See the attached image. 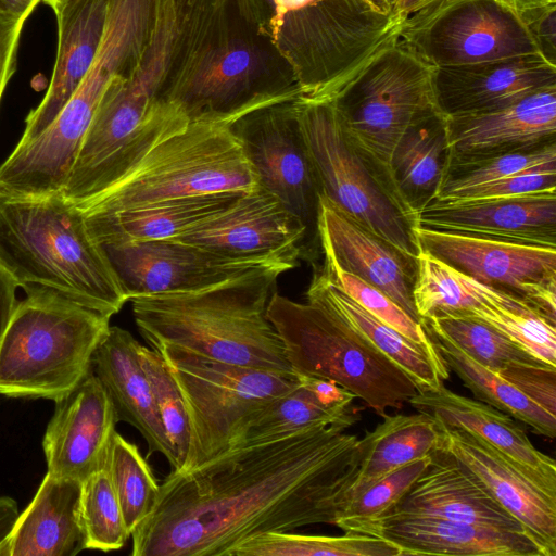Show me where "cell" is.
Wrapping results in <instances>:
<instances>
[{
    "label": "cell",
    "mask_w": 556,
    "mask_h": 556,
    "mask_svg": "<svg viewBox=\"0 0 556 556\" xmlns=\"http://www.w3.org/2000/svg\"><path fill=\"white\" fill-rule=\"evenodd\" d=\"M346 424L236 446L160 484L132 556H228L262 532L336 522L361 459Z\"/></svg>",
    "instance_id": "obj_1"
},
{
    "label": "cell",
    "mask_w": 556,
    "mask_h": 556,
    "mask_svg": "<svg viewBox=\"0 0 556 556\" xmlns=\"http://www.w3.org/2000/svg\"><path fill=\"white\" fill-rule=\"evenodd\" d=\"M174 56L160 101L190 123L232 125L302 96L288 64L247 23L235 0H177Z\"/></svg>",
    "instance_id": "obj_2"
},
{
    "label": "cell",
    "mask_w": 556,
    "mask_h": 556,
    "mask_svg": "<svg viewBox=\"0 0 556 556\" xmlns=\"http://www.w3.org/2000/svg\"><path fill=\"white\" fill-rule=\"evenodd\" d=\"M285 270L253 271L205 289L129 299L140 334L222 363L292 371L267 306Z\"/></svg>",
    "instance_id": "obj_3"
},
{
    "label": "cell",
    "mask_w": 556,
    "mask_h": 556,
    "mask_svg": "<svg viewBox=\"0 0 556 556\" xmlns=\"http://www.w3.org/2000/svg\"><path fill=\"white\" fill-rule=\"evenodd\" d=\"M253 30L288 64L302 96L332 100L400 23L366 0H235Z\"/></svg>",
    "instance_id": "obj_4"
},
{
    "label": "cell",
    "mask_w": 556,
    "mask_h": 556,
    "mask_svg": "<svg viewBox=\"0 0 556 556\" xmlns=\"http://www.w3.org/2000/svg\"><path fill=\"white\" fill-rule=\"evenodd\" d=\"M0 266L25 292H54L110 318L128 301L81 212L61 193L0 199Z\"/></svg>",
    "instance_id": "obj_5"
},
{
    "label": "cell",
    "mask_w": 556,
    "mask_h": 556,
    "mask_svg": "<svg viewBox=\"0 0 556 556\" xmlns=\"http://www.w3.org/2000/svg\"><path fill=\"white\" fill-rule=\"evenodd\" d=\"M258 186L231 126L179 116L110 184L75 205L83 214L110 213L174 199L247 192Z\"/></svg>",
    "instance_id": "obj_6"
},
{
    "label": "cell",
    "mask_w": 556,
    "mask_h": 556,
    "mask_svg": "<svg viewBox=\"0 0 556 556\" xmlns=\"http://www.w3.org/2000/svg\"><path fill=\"white\" fill-rule=\"evenodd\" d=\"M110 317L54 292L17 302L0 342V394L58 401L91 371Z\"/></svg>",
    "instance_id": "obj_7"
},
{
    "label": "cell",
    "mask_w": 556,
    "mask_h": 556,
    "mask_svg": "<svg viewBox=\"0 0 556 556\" xmlns=\"http://www.w3.org/2000/svg\"><path fill=\"white\" fill-rule=\"evenodd\" d=\"M267 317L293 372L331 380L380 416L402 408L418 392L407 374L316 299L300 303L276 291Z\"/></svg>",
    "instance_id": "obj_8"
},
{
    "label": "cell",
    "mask_w": 556,
    "mask_h": 556,
    "mask_svg": "<svg viewBox=\"0 0 556 556\" xmlns=\"http://www.w3.org/2000/svg\"><path fill=\"white\" fill-rule=\"evenodd\" d=\"M433 68L396 40L377 53L332 99L346 139L399 201L391 177V155L414 122L439 111Z\"/></svg>",
    "instance_id": "obj_9"
},
{
    "label": "cell",
    "mask_w": 556,
    "mask_h": 556,
    "mask_svg": "<svg viewBox=\"0 0 556 556\" xmlns=\"http://www.w3.org/2000/svg\"><path fill=\"white\" fill-rule=\"evenodd\" d=\"M154 350L167 363L188 412L190 445L181 471L227 452L254 414L301 381L293 371L222 363L173 345Z\"/></svg>",
    "instance_id": "obj_10"
},
{
    "label": "cell",
    "mask_w": 556,
    "mask_h": 556,
    "mask_svg": "<svg viewBox=\"0 0 556 556\" xmlns=\"http://www.w3.org/2000/svg\"><path fill=\"white\" fill-rule=\"evenodd\" d=\"M320 195L351 219L416 257L415 219L346 139L332 100L294 101Z\"/></svg>",
    "instance_id": "obj_11"
},
{
    "label": "cell",
    "mask_w": 556,
    "mask_h": 556,
    "mask_svg": "<svg viewBox=\"0 0 556 556\" xmlns=\"http://www.w3.org/2000/svg\"><path fill=\"white\" fill-rule=\"evenodd\" d=\"M399 40L432 67L541 55L520 14L502 0H441L401 23Z\"/></svg>",
    "instance_id": "obj_12"
},
{
    "label": "cell",
    "mask_w": 556,
    "mask_h": 556,
    "mask_svg": "<svg viewBox=\"0 0 556 556\" xmlns=\"http://www.w3.org/2000/svg\"><path fill=\"white\" fill-rule=\"evenodd\" d=\"M295 100L253 111L235 122L231 129L258 186L274 194L304 225L303 258L314 266L321 253L320 190L296 118Z\"/></svg>",
    "instance_id": "obj_13"
},
{
    "label": "cell",
    "mask_w": 556,
    "mask_h": 556,
    "mask_svg": "<svg viewBox=\"0 0 556 556\" xmlns=\"http://www.w3.org/2000/svg\"><path fill=\"white\" fill-rule=\"evenodd\" d=\"M419 251L489 287L518 295L556 321V248L415 226Z\"/></svg>",
    "instance_id": "obj_14"
},
{
    "label": "cell",
    "mask_w": 556,
    "mask_h": 556,
    "mask_svg": "<svg viewBox=\"0 0 556 556\" xmlns=\"http://www.w3.org/2000/svg\"><path fill=\"white\" fill-rule=\"evenodd\" d=\"M102 248L128 301L138 295L197 291L267 268L289 270L282 265L229 257L178 240Z\"/></svg>",
    "instance_id": "obj_15"
},
{
    "label": "cell",
    "mask_w": 556,
    "mask_h": 556,
    "mask_svg": "<svg viewBox=\"0 0 556 556\" xmlns=\"http://www.w3.org/2000/svg\"><path fill=\"white\" fill-rule=\"evenodd\" d=\"M306 230L270 192L257 186L226 210L172 239L236 258L282 265L289 270L303 258Z\"/></svg>",
    "instance_id": "obj_16"
},
{
    "label": "cell",
    "mask_w": 556,
    "mask_h": 556,
    "mask_svg": "<svg viewBox=\"0 0 556 556\" xmlns=\"http://www.w3.org/2000/svg\"><path fill=\"white\" fill-rule=\"evenodd\" d=\"M344 533L383 539L399 548V556H553L526 531L410 513L389 511L357 522Z\"/></svg>",
    "instance_id": "obj_17"
},
{
    "label": "cell",
    "mask_w": 556,
    "mask_h": 556,
    "mask_svg": "<svg viewBox=\"0 0 556 556\" xmlns=\"http://www.w3.org/2000/svg\"><path fill=\"white\" fill-rule=\"evenodd\" d=\"M54 403L42 439L47 472L83 482L106 468L118 422L113 404L92 371Z\"/></svg>",
    "instance_id": "obj_18"
},
{
    "label": "cell",
    "mask_w": 556,
    "mask_h": 556,
    "mask_svg": "<svg viewBox=\"0 0 556 556\" xmlns=\"http://www.w3.org/2000/svg\"><path fill=\"white\" fill-rule=\"evenodd\" d=\"M416 226L471 237L556 248V193L433 200Z\"/></svg>",
    "instance_id": "obj_19"
},
{
    "label": "cell",
    "mask_w": 556,
    "mask_h": 556,
    "mask_svg": "<svg viewBox=\"0 0 556 556\" xmlns=\"http://www.w3.org/2000/svg\"><path fill=\"white\" fill-rule=\"evenodd\" d=\"M440 425L443 432L440 451L453 456L502 507L556 556V494L477 435Z\"/></svg>",
    "instance_id": "obj_20"
},
{
    "label": "cell",
    "mask_w": 556,
    "mask_h": 556,
    "mask_svg": "<svg viewBox=\"0 0 556 556\" xmlns=\"http://www.w3.org/2000/svg\"><path fill=\"white\" fill-rule=\"evenodd\" d=\"M318 238L325 261L382 291L421 321L413 300L416 257L364 228L321 195Z\"/></svg>",
    "instance_id": "obj_21"
},
{
    "label": "cell",
    "mask_w": 556,
    "mask_h": 556,
    "mask_svg": "<svg viewBox=\"0 0 556 556\" xmlns=\"http://www.w3.org/2000/svg\"><path fill=\"white\" fill-rule=\"evenodd\" d=\"M434 101L446 117L507 106L539 89L556 86V65L540 54L434 67Z\"/></svg>",
    "instance_id": "obj_22"
},
{
    "label": "cell",
    "mask_w": 556,
    "mask_h": 556,
    "mask_svg": "<svg viewBox=\"0 0 556 556\" xmlns=\"http://www.w3.org/2000/svg\"><path fill=\"white\" fill-rule=\"evenodd\" d=\"M451 159H479L556 143V86L489 112L446 117Z\"/></svg>",
    "instance_id": "obj_23"
},
{
    "label": "cell",
    "mask_w": 556,
    "mask_h": 556,
    "mask_svg": "<svg viewBox=\"0 0 556 556\" xmlns=\"http://www.w3.org/2000/svg\"><path fill=\"white\" fill-rule=\"evenodd\" d=\"M408 404L417 412L431 415L447 428L470 432L488 442L543 488L556 494L555 460L535 448L525 429L507 414L457 394L444 383L435 390L417 392Z\"/></svg>",
    "instance_id": "obj_24"
},
{
    "label": "cell",
    "mask_w": 556,
    "mask_h": 556,
    "mask_svg": "<svg viewBox=\"0 0 556 556\" xmlns=\"http://www.w3.org/2000/svg\"><path fill=\"white\" fill-rule=\"evenodd\" d=\"M389 511L528 532L466 468L444 451L432 455L428 467Z\"/></svg>",
    "instance_id": "obj_25"
},
{
    "label": "cell",
    "mask_w": 556,
    "mask_h": 556,
    "mask_svg": "<svg viewBox=\"0 0 556 556\" xmlns=\"http://www.w3.org/2000/svg\"><path fill=\"white\" fill-rule=\"evenodd\" d=\"M109 0H68L55 15L58 48L48 90L25 119L20 143L39 135L72 98L100 46Z\"/></svg>",
    "instance_id": "obj_26"
},
{
    "label": "cell",
    "mask_w": 556,
    "mask_h": 556,
    "mask_svg": "<svg viewBox=\"0 0 556 556\" xmlns=\"http://www.w3.org/2000/svg\"><path fill=\"white\" fill-rule=\"evenodd\" d=\"M139 345L129 331L110 326L94 352L92 372L106 391L117 421L135 427L146 440L148 456L156 452L170 462V451L142 366Z\"/></svg>",
    "instance_id": "obj_27"
},
{
    "label": "cell",
    "mask_w": 556,
    "mask_h": 556,
    "mask_svg": "<svg viewBox=\"0 0 556 556\" xmlns=\"http://www.w3.org/2000/svg\"><path fill=\"white\" fill-rule=\"evenodd\" d=\"M81 482L47 472L34 498L0 545V556H75L85 547Z\"/></svg>",
    "instance_id": "obj_28"
},
{
    "label": "cell",
    "mask_w": 556,
    "mask_h": 556,
    "mask_svg": "<svg viewBox=\"0 0 556 556\" xmlns=\"http://www.w3.org/2000/svg\"><path fill=\"white\" fill-rule=\"evenodd\" d=\"M299 376L301 381L295 388L251 417L230 448L280 439L316 426H352L357 421L352 407L354 394L331 380Z\"/></svg>",
    "instance_id": "obj_29"
},
{
    "label": "cell",
    "mask_w": 556,
    "mask_h": 556,
    "mask_svg": "<svg viewBox=\"0 0 556 556\" xmlns=\"http://www.w3.org/2000/svg\"><path fill=\"white\" fill-rule=\"evenodd\" d=\"M241 193L191 195L116 212L81 214L101 245L172 240L229 207Z\"/></svg>",
    "instance_id": "obj_30"
},
{
    "label": "cell",
    "mask_w": 556,
    "mask_h": 556,
    "mask_svg": "<svg viewBox=\"0 0 556 556\" xmlns=\"http://www.w3.org/2000/svg\"><path fill=\"white\" fill-rule=\"evenodd\" d=\"M450 156L446 116L433 111L414 122L400 138L390 161L395 192L416 214L437 199Z\"/></svg>",
    "instance_id": "obj_31"
},
{
    "label": "cell",
    "mask_w": 556,
    "mask_h": 556,
    "mask_svg": "<svg viewBox=\"0 0 556 556\" xmlns=\"http://www.w3.org/2000/svg\"><path fill=\"white\" fill-rule=\"evenodd\" d=\"M382 417V422L359 439L361 459L343 502L391 471L432 456L443 446L441 425L427 413Z\"/></svg>",
    "instance_id": "obj_32"
},
{
    "label": "cell",
    "mask_w": 556,
    "mask_h": 556,
    "mask_svg": "<svg viewBox=\"0 0 556 556\" xmlns=\"http://www.w3.org/2000/svg\"><path fill=\"white\" fill-rule=\"evenodd\" d=\"M306 298L323 302L363 333L379 351L408 375L418 392L435 390L443 384V378L419 346L364 309L333 285L317 265L314 266Z\"/></svg>",
    "instance_id": "obj_33"
},
{
    "label": "cell",
    "mask_w": 556,
    "mask_h": 556,
    "mask_svg": "<svg viewBox=\"0 0 556 556\" xmlns=\"http://www.w3.org/2000/svg\"><path fill=\"white\" fill-rule=\"evenodd\" d=\"M422 325L447 369L455 372L476 400L526 424L538 434L555 439V415L532 402L498 372L472 359L443 333Z\"/></svg>",
    "instance_id": "obj_34"
},
{
    "label": "cell",
    "mask_w": 556,
    "mask_h": 556,
    "mask_svg": "<svg viewBox=\"0 0 556 556\" xmlns=\"http://www.w3.org/2000/svg\"><path fill=\"white\" fill-rule=\"evenodd\" d=\"M465 278L477 298L468 316L489 324L535 358L556 367V321L518 295Z\"/></svg>",
    "instance_id": "obj_35"
},
{
    "label": "cell",
    "mask_w": 556,
    "mask_h": 556,
    "mask_svg": "<svg viewBox=\"0 0 556 556\" xmlns=\"http://www.w3.org/2000/svg\"><path fill=\"white\" fill-rule=\"evenodd\" d=\"M399 548L380 538L344 533L341 536L268 531L237 544L228 556H399Z\"/></svg>",
    "instance_id": "obj_36"
},
{
    "label": "cell",
    "mask_w": 556,
    "mask_h": 556,
    "mask_svg": "<svg viewBox=\"0 0 556 556\" xmlns=\"http://www.w3.org/2000/svg\"><path fill=\"white\" fill-rule=\"evenodd\" d=\"M105 469L117 496L126 528L131 535L153 510L160 484L137 445L117 432L112 441Z\"/></svg>",
    "instance_id": "obj_37"
},
{
    "label": "cell",
    "mask_w": 556,
    "mask_h": 556,
    "mask_svg": "<svg viewBox=\"0 0 556 556\" xmlns=\"http://www.w3.org/2000/svg\"><path fill=\"white\" fill-rule=\"evenodd\" d=\"M421 321L443 333L468 356L491 370L500 371L517 365H547L472 316L445 315Z\"/></svg>",
    "instance_id": "obj_38"
},
{
    "label": "cell",
    "mask_w": 556,
    "mask_h": 556,
    "mask_svg": "<svg viewBox=\"0 0 556 556\" xmlns=\"http://www.w3.org/2000/svg\"><path fill=\"white\" fill-rule=\"evenodd\" d=\"M545 165H556V143L479 159L448 156L435 200L454 199L473 188Z\"/></svg>",
    "instance_id": "obj_39"
},
{
    "label": "cell",
    "mask_w": 556,
    "mask_h": 556,
    "mask_svg": "<svg viewBox=\"0 0 556 556\" xmlns=\"http://www.w3.org/2000/svg\"><path fill=\"white\" fill-rule=\"evenodd\" d=\"M413 300L422 319L445 315H467L477 298L465 275L446 263L419 251Z\"/></svg>",
    "instance_id": "obj_40"
},
{
    "label": "cell",
    "mask_w": 556,
    "mask_h": 556,
    "mask_svg": "<svg viewBox=\"0 0 556 556\" xmlns=\"http://www.w3.org/2000/svg\"><path fill=\"white\" fill-rule=\"evenodd\" d=\"M319 267L333 285L358 303L364 309L419 346L432 362L443 380L448 378L450 370L445 366L421 321L413 319L382 291L356 276L338 268L328 261L324 260Z\"/></svg>",
    "instance_id": "obj_41"
},
{
    "label": "cell",
    "mask_w": 556,
    "mask_h": 556,
    "mask_svg": "<svg viewBox=\"0 0 556 556\" xmlns=\"http://www.w3.org/2000/svg\"><path fill=\"white\" fill-rule=\"evenodd\" d=\"M139 354L170 451L169 464L174 471H181L190 445V424L186 403L163 356L156 350L142 344L139 345Z\"/></svg>",
    "instance_id": "obj_42"
},
{
    "label": "cell",
    "mask_w": 556,
    "mask_h": 556,
    "mask_svg": "<svg viewBox=\"0 0 556 556\" xmlns=\"http://www.w3.org/2000/svg\"><path fill=\"white\" fill-rule=\"evenodd\" d=\"M79 518L86 549H121L130 538L106 469L81 482Z\"/></svg>",
    "instance_id": "obj_43"
},
{
    "label": "cell",
    "mask_w": 556,
    "mask_h": 556,
    "mask_svg": "<svg viewBox=\"0 0 556 556\" xmlns=\"http://www.w3.org/2000/svg\"><path fill=\"white\" fill-rule=\"evenodd\" d=\"M432 456L406 464L349 496L341 505L334 526L349 527L389 511L424 472Z\"/></svg>",
    "instance_id": "obj_44"
},
{
    "label": "cell",
    "mask_w": 556,
    "mask_h": 556,
    "mask_svg": "<svg viewBox=\"0 0 556 556\" xmlns=\"http://www.w3.org/2000/svg\"><path fill=\"white\" fill-rule=\"evenodd\" d=\"M545 192L556 193V165L529 168L468 190L454 199L505 198Z\"/></svg>",
    "instance_id": "obj_45"
},
{
    "label": "cell",
    "mask_w": 556,
    "mask_h": 556,
    "mask_svg": "<svg viewBox=\"0 0 556 556\" xmlns=\"http://www.w3.org/2000/svg\"><path fill=\"white\" fill-rule=\"evenodd\" d=\"M496 372L532 402L556 416V367L517 365Z\"/></svg>",
    "instance_id": "obj_46"
},
{
    "label": "cell",
    "mask_w": 556,
    "mask_h": 556,
    "mask_svg": "<svg viewBox=\"0 0 556 556\" xmlns=\"http://www.w3.org/2000/svg\"><path fill=\"white\" fill-rule=\"evenodd\" d=\"M26 21L0 11V100L16 71L18 45Z\"/></svg>",
    "instance_id": "obj_47"
},
{
    "label": "cell",
    "mask_w": 556,
    "mask_h": 556,
    "mask_svg": "<svg viewBox=\"0 0 556 556\" xmlns=\"http://www.w3.org/2000/svg\"><path fill=\"white\" fill-rule=\"evenodd\" d=\"M541 55L556 65V3L520 13Z\"/></svg>",
    "instance_id": "obj_48"
},
{
    "label": "cell",
    "mask_w": 556,
    "mask_h": 556,
    "mask_svg": "<svg viewBox=\"0 0 556 556\" xmlns=\"http://www.w3.org/2000/svg\"><path fill=\"white\" fill-rule=\"evenodd\" d=\"M16 281L0 266V342L17 303Z\"/></svg>",
    "instance_id": "obj_49"
},
{
    "label": "cell",
    "mask_w": 556,
    "mask_h": 556,
    "mask_svg": "<svg viewBox=\"0 0 556 556\" xmlns=\"http://www.w3.org/2000/svg\"><path fill=\"white\" fill-rule=\"evenodd\" d=\"M20 509L14 498L0 497V545L9 538L20 516Z\"/></svg>",
    "instance_id": "obj_50"
},
{
    "label": "cell",
    "mask_w": 556,
    "mask_h": 556,
    "mask_svg": "<svg viewBox=\"0 0 556 556\" xmlns=\"http://www.w3.org/2000/svg\"><path fill=\"white\" fill-rule=\"evenodd\" d=\"M441 0H396L391 10L393 20L403 23L410 15L439 2Z\"/></svg>",
    "instance_id": "obj_51"
},
{
    "label": "cell",
    "mask_w": 556,
    "mask_h": 556,
    "mask_svg": "<svg viewBox=\"0 0 556 556\" xmlns=\"http://www.w3.org/2000/svg\"><path fill=\"white\" fill-rule=\"evenodd\" d=\"M42 0H0V11L28 18Z\"/></svg>",
    "instance_id": "obj_52"
},
{
    "label": "cell",
    "mask_w": 556,
    "mask_h": 556,
    "mask_svg": "<svg viewBox=\"0 0 556 556\" xmlns=\"http://www.w3.org/2000/svg\"><path fill=\"white\" fill-rule=\"evenodd\" d=\"M519 14L546 4L556 3L554 0H502Z\"/></svg>",
    "instance_id": "obj_53"
},
{
    "label": "cell",
    "mask_w": 556,
    "mask_h": 556,
    "mask_svg": "<svg viewBox=\"0 0 556 556\" xmlns=\"http://www.w3.org/2000/svg\"><path fill=\"white\" fill-rule=\"evenodd\" d=\"M374 8L379 10L382 13L391 14V7L388 4L386 0H366Z\"/></svg>",
    "instance_id": "obj_54"
},
{
    "label": "cell",
    "mask_w": 556,
    "mask_h": 556,
    "mask_svg": "<svg viewBox=\"0 0 556 556\" xmlns=\"http://www.w3.org/2000/svg\"><path fill=\"white\" fill-rule=\"evenodd\" d=\"M67 1L68 0H42L41 2L49 5L56 15L63 9Z\"/></svg>",
    "instance_id": "obj_55"
},
{
    "label": "cell",
    "mask_w": 556,
    "mask_h": 556,
    "mask_svg": "<svg viewBox=\"0 0 556 556\" xmlns=\"http://www.w3.org/2000/svg\"><path fill=\"white\" fill-rule=\"evenodd\" d=\"M388 2V4L391 7V10L393 8V5L395 4L396 0H386Z\"/></svg>",
    "instance_id": "obj_56"
},
{
    "label": "cell",
    "mask_w": 556,
    "mask_h": 556,
    "mask_svg": "<svg viewBox=\"0 0 556 556\" xmlns=\"http://www.w3.org/2000/svg\"><path fill=\"white\" fill-rule=\"evenodd\" d=\"M554 1H556V0H554Z\"/></svg>",
    "instance_id": "obj_57"
}]
</instances>
